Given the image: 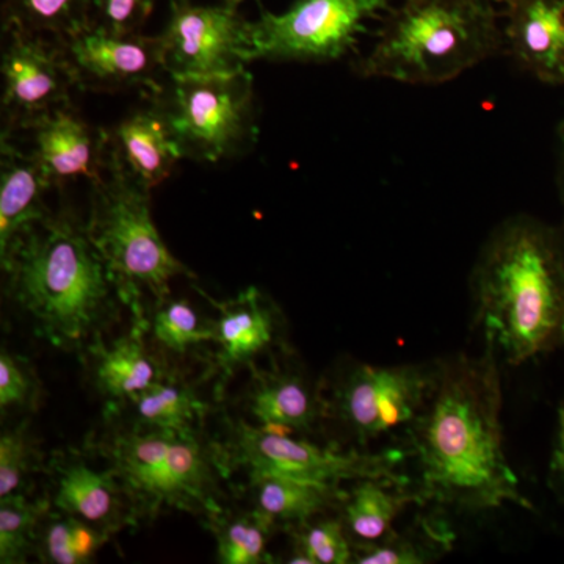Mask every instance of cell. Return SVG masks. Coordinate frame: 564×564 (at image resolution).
I'll list each match as a JSON object with an SVG mask.
<instances>
[{
    "instance_id": "obj_13",
    "label": "cell",
    "mask_w": 564,
    "mask_h": 564,
    "mask_svg": "<svg viewBox=\"0 0 564 564\" xmlns=\"http://www.w3.org/2000/svg\"><path fill=\"white\" fill-rule=\"evenodd\" d=\"M77 90L155 95L166 74L159 36L115 33L98 22L58 40Z\"/></svg>"
},
{
    "instance_id": "obj_6",
    "label": "cell",
    "mask_w": 564,
    "mask_h": 564,
    "mask_svg": "<svg viewBox=\"0 0 564 564\" xmlns=\"http://www.w3.org/2000/svg\"><path fill=\"white\" fill-rule=\"evenodd\" d=\"M90 185L88 236L113 274L122 303L141 317L143 296L165 302L174 278L195 274L163 242L152 220L150 191L110 165Z\"/></svg>"
},
{
    "instance_id": "obj_24",
    "label": "cell",
    "mask_w": 564,
    "mask_h": 564,
    "mask_svg": "<svg viewBox=\"0 0 564 564\" xmlns=\"http://www.w3.org/2000/svg\"><path fill=\"white\" fill-rule=\"evenodd\" d=\"M454 543V532L445 522L422 518L410 532H392L377 544L355 547L352 563L359 564H421L445 554Z\"/></svg>"
},
{
    "instance_id": "obj_9",
    "label": "cell",
    "mask_w": 564,
    "mask_h": 564,
    "mask_svg": "<svg viewBox=\"0 0 564 564\" xmlns=\"http://www.w3.org/2000/svg\"><path fill=\"white\" fill-rule=\"evenodd\" d=\"M223 458L228 467L231 463L242 467L250 478L278 475L311 484L339 486L344 481L352 484L362 478H400L397 467L404 454L400 451L380 454L340 452L240 422L231 430Z\"/></svg>"
},
{
    "instance_id": "obj_34",
    "label": "cell",
    "mask_w": 564,
    "mask_h": 564,
    "mask_svg": "<svg viewBox=\"0 0 564 564\" xmlns=\"http://www.w3.org/2000/svg\"><path fill=\"white\" fill-rule=\"evenodd\" d=\"M41 556L44 562L57 564L80 563L73 549V518L54 519L41 538Z\"/></svg>"
},
{
    "instance_id": "obj_10",
    "label": "cell",
    "mask_w": 564,
    "mask_h": 564,
    "mask_svg": "<svg viewBox=\"0 0 564 564\" xmlns=\"http://www.w3.org/2000/svg\"><path fill=\"white\" fill-rule=\"evenodd\" d=\"M434 373L436 362L358 364L337 388L334 414L361 444L408 430L425 406Z\"/></svg>"
},
{
    "instance_id": "obj_37",
    "label": "cell",
    "mask_w": 564,
    "mask_h": 564,
    "mask_svg": "<svg viewBox=\"0 0 564 564\" xmlns=\"http://www.w3.org/2000/svg\"><path fill=\"white\" fill-rule=\"evenodd\" d=\"M558 188L564 207V121L558 128Z\"/></svg>"
},
{
    "instance_id": "obj_22",
    "label": "cell",
    "mask_w": 564,
    "mask_h": 564,
    "mask_svg": "<svg viewBox=\"0 0 564 564\" xmlns=\"http://www.w3.org/2000/svg\"><path fill=\"white\" fill-rule=\"evenodd\" d=\"M93 345V377L96 389L104 397L111 400H133L161 381L158 364L148 355L139 326L129 336L115 340L110 347Z\"/></svg>"
},
{
    "instance_id": "obj_31",
    "label": "cell",
    "mask_w": 564,
    "mask_h": 564,
    "mask_svg": "<svg viewBox=\"0 0 564 564\" xmlns=\"http://www.w3.org/2000/svg\"><path fill=\"white\" fill-rule=\"evenodd\" d=\"M31 463L32 444L25 425L3 432L0 437V499L21 491Z\"/></svg>"
},
{
    "instance_id": "obj_20",
    "label": "cell",
    "mask_w": 564,
    "mask_h": 564,
    "mask_svg": "<svg viewBox=\"0 0 564 564\" xmlns=\"http://www.w3.org/2000/svg\"><path fill=\"white\" fill-rule=\"evenodd\" d=\"M220 317L214 323L215 343L220 345L218 362L226 370L248 364L269 350L278 326L272 304L256 288L247 289L231 302L218 304Z\"/></svg>"
},
{
    "instance_id": "obj_36",
    "label": "cell",
    "mask_w": 564,
    "mask_h": 564,
    "mask_svg": "<svg viewBox=\"0 0 564 564\" xmlns=\"http://www.w3.org/2000/svg\"><path fill=\"white\" fill-rule=\"evenodd\" d=\"M551 474L564 494V400L558 410V429H556L554 454H552Z\"/></svg>"
},
{
    "instance_id": "obj_26",
    "label": "cell",
    "mask_w": 564,
    "mask_h": 564,
    "mask_svg": "<svg viewBox=\"0 0 564 564\" xmlns=\"http://www.w3.org/2000/svg\"><path fill=\"white\" fill-rule=\"evenodd\" d=\"M140 429L195 432L204 404L185 386L158 381L132 400Z\"/></svg>"
},
{
    "instance_id": "obj_4",
    "label": "cell",
    "mask_w": 564,
    "mask_h": 564,
    "mask_svg": "<svg viewBox=\"0 0 564 564\" xmlns=\"http://www.w3.org/2000/svg\"><path fill=\"white\" fill-rule=\"evenodd\" d=\"M499 17L494 0H403L352 68L364 79L445 84L505 51Z\"/></svg>"
},
{
    "instance_id": "obj_27",
    "label": "cell",
    "mask_w": 564,
    "mask_h": 564,
    "mask_svg": "<svg viewBox=\"0 0 564 564\" xmlns=\"http://www.w3.org/2000/svg\"><path fill=\"white\" fill-rule=\"evenodd\" d=\"M218 543V562L223 564H259L272 562L267 554V540L273 522L252 511L231 521L212 519Z\"/></svg>"
},
{
    "instance_id": "obj_32",
    "label": "cell",
    "mask_w": 564,
    "mask_h": 564,
    "mask_svg": "<svg viewBox=\"0 0 564 564\" xmlns=\"http://www.w3.org/2000/svg\"><path fill=\"white\" fill-rule=\"evenodd\" d=\"M155 0H95L93 21L115 33H140Z\"/></svg>"
},
{
    "instance_id": "obj_1",
    "label": "cell",
    "mask_w": 564,
    "mask_h": 564,
    "mask_svg": "<svg viewBox=\"0 0 564 564\" xmlns=\"http://www.w3.org/2000/svg\"><path fill=\"white\" fill-rule=\"evenodd\" d=\"M492 345L436 361L425 406L406 430L422 505L485 513L505 505L533 510L503 447L502 377Z\"/></svg>"
},
{
    "instance_id": "obj_21",
    "label": "cell",
    "mask_w": 564,
    "mask_h": 564,
    "mask_svg": "<svg viewBox=\"0 0 564 564\" xmlns=\"http://www.w3.org/2000/svg\"><path fill=\"white\" fill-rule=\"evenodd\" d=\"M250 411L267 432H313L323 403L299 375L274 373L261 378L250 393Z\"/></svg>"
},
{
    "instance_id": "obj_5",
    "label": "cell",
    "mask_w": 564,
    "mask_h": 564,
    "mask_svg": "<svg viewBox=\"0 0 564 564\" xmlns=\"http://www.w3.org/2000/svg\"><path fill=\"white\" fill-rule=\"evenodd\" d=\"M99 448L137 516L154 518L163 510L204 514L209 521L220 516L217 475L228 466L195 432H118Z\"/></svg>"
},
{
    "instance_id": "obj_25",
    "label": "cell",
    "mask_w": 564,
    "mask_h": 564,
    "mask_svg": "<svg viewBox=\"0 0 564 564\" xmlns=\"http://www.w3.org/2000/svg\"><path fill=\"white\" fill-rule=\"evenodd\" d=\"M3 24L58 41L93 22L95 0H3Z\"/></svg>"
},
{
    "instance_id": "obj_18",
    "label": "cell",
    "mask_w": 564,
    "mask_h": 564,
    "mask_svg": "<svg viewBox=\"0 0 564 564\" xmlns=\"http://www.w3.org/2000/svg\"><path fill=\"white\" fill-rule=\"evenodd\" d=\"M39 163L2 135L0 143V252L32 223L47 214L44 193L50 191Z\"/></svg>"
},
{
    "instance_id": "obj_14",
    "label": "cell",
    "mask_w": 564,
    "mask_h": 564,
    "mask_svg": "<svg viewBox=\"0 0 564 564\" xmlns=\"http://www.w3.org/2000/svg\"><path fill=\"white\" fill-rule=\"evenodd\" d=\"M22 132L29 139L25 151L39 163L51 188L79 180L93 184L106 172V129L95 128L70 106L52 111Z\"/></svg>"
},
{
    "instance_id": "obj_35",
    "label": "cell",
    "mask_w": 564,
    "mask_h": 564,
    "mask_svg": "<svg viewBox=\"0 0 564 564\" xmlns=\"http://www.w3.org/2000/svg\"><path fill=\"white\" fill-rule=\"evenodd\" d=\"M73 518V516H70ZM107 541V534L99 532L96 527L73 518V549L80 563H87L95 552Z\"/></svg>"
},
{
    "instance_id": "obj_15",
    "label": "cell",
    "mask_w": 564,
    "mask_h": 564,
    "mask_svg": "<svg viewBox=\"0 0 564 564\" xmlns=\"http://www.w3.org/2000/svg\"><path fill=\"white\" fill-rule=\"evenodd\" d=\"M505 52L518 66L547 85H564V0H494Z\"/></svg>"
},
{
    "instance_id": "obj_33",
    "label": "cell",
    "mask_w": 564,
    "mask_h": 564,
    "mask_svg": "<svg viewBox=\"0 0 564 564\" xmlns=\"http://www.w3.org/2000/svg\"><path fill=\"white\" fill-rule=\"evenodd\" d=\"M32 381L24 367L6 348L0 352V406L24 404L31 397Z\"/></svg>"
},
{
    "instance_id": "obj_2",
    "label": "cell",
    "mask_w": 564,
    "mask_h": 564,
    "mask_svg": "<svg viewBox=\"0 0 564 564\" xmlns=\"http://www.w3.org/2000/svg\"><path fill=\"white\" fill-rule=\"evenodd\" d=\"M474 326L508 366L564 347V225L530 215L489 232L470 272Z\"/></svg>"
},
{
    "instance_id": "obj_7",
    "label": "cell",
    "mask_w": 564,
    "mask_h": 564,
    "mask_svg": "<svg viewBox=\"0 0 564 564\" xmlns=\"http://www.w3.org/2000/svg\"><path fill=\"white\" fill-rule=\"evenodd\" d=\"M154 99L187 161L217 163L254 147L259 110L247 69L228 76L166 77Z\"/></svg>"
},
{
    "instance_id": "obj_17",
    "label": "cell",
    "mask_w": 564,
    "mask_h": 564,
    "mask_svg": "<svg viewBox=\"0 0 564 564\" xmlns=\"http://www.w3.org/2000/svg\"><path fill=\"white\" fill-rule=\"evenodd\" d=\"M51 470L54 505L63 514L80 519L107 536L132 521V513L124 510L120 497V481L110 469L96 473L77 456H61L54 459Z\"/></svg>"
},
{
    "instance_id": "obj_28",
    "label": "cell",
    "mask_w": 564,
    "mask_h": 564,
    "mask_svg": "<svg viewBox=\"0 0 564 564\" xmlns=\"http://www.w3.org/2000/svg\"><path fill=\"white\" fill-rule=\"evenodd\" d=\"M291 563L345 564L355 558V544L343 519H310L295 532Z\"/></svg>"
},
{
    "instance_id": "obj_23",
    "label": "cell",
    "mask_w": 564,
    "mask_h": 564,
    "mask_svg": "<svg viewBox=\"0 0 564 564\" xmlns=\"http://www.w3.org/2000/svg\"><path fill=\"white\" fill-rule=\"evenodd\" d=\"M256 511L273 522L300 525L317 518L336 505L345 492L339 486L311 484L295 478L262 475L250 478Z\"/></svg>"
},
{
    "instance_id": "obj_30",
    "label": "cell",
    "mask_w": 564,
    "mask_h": 564,
    "mask_svg": "<svg viewBox=\"0 0 564 564\" xmlns=\"http://www.w3.org/2000/svg\"><path fill=\"white\" fill-rule=\"evenodd\" d=\"M158 307L152 321V336L166 350L185 352L195 345L215 343L214 323L204 325L191 303L166 299Z\"/></svg>"
},
{
    "instance_id": "obj_8",
    "label": "cell",
    "mask_w": 564,
    "mask_h": 564,
    "mask_svg": "<svg viewBox=\"0 0 564 564\" xmlns=\"http://www.w3.org/2000/svg\"><path fill=\"white\" fill-rule=\"evenodd\" d=\"M391 0H296L284 13L262 10L251 22L252 62L329 63L355 51L367 22Z\"/></svg>"
},
{
    "instance_id": "obj_16",
    "label": "cell",
    "mask_w": 564,
    "mask_h": 564,
    "mask_svg": "<svg viewBox=\"0 0 564 564\" xmlns=\"http://www.w3.org/2000/svg\"><path fill=\"white\" fill-rule=\"evenodd\" d=\"M147 101L106 129L107 165L152 192L172 176L182 155L161 107Z\"/></svg>"
},
{
    "instance_id": "obj_3",
    "label": "cell",
    "mask_w": 564,
    "mask_h": 564,
    "mask_svg": "<svg viewBox=\"0 0 564 564\" xmlns=\"http://www.w3.org/2000/svg\"><path fill=\"white\" fill-rule=\"evenodd\" d=\"M0 259L10 299L55 347L76 348L95 339L121 300L87 225L69 212H47Z\"/></svg>"
},
{
    "instance_id": "obj_19",
    "label": "cell",
    "mask_w": 564,
    "mask_h": 564,
    "mask_svg": "<svg viewBox=\"0 0 564 564\" xmlns=\"http://www.w3.org/2000/svg\"><path fill=\"white\" fill-rule=\"evenodd\" d=\"M421 503L406 478H362L352 481L343 500L344 525L355 547L380 543L408 505Z\"/></svg>"
},
{
    "instance_id": "obj_12",
    "label": "cell",
    "mask_w": 564,
    "mask_h": 564,
    "mask_svg": "<svg viewBox=\"0 0 564 564\" xmlns=\"http://www.w3.org/2000/svg\"><path fill=\"white\" fill-rule=\"evenodd\" d=\"M2 135H17L52 111L70 106L76 90L57 40L3 24Z\"/></svg>"
},
{
    "instance_id": "obj_29",
    "label": "cell",
    "mask_w": 564,
    "mask_h": 564,
    "mask_svg": "<svg viewBox=\"0 0 564 564\" xmlns=\"http://www.w3.org/2000/svg\"><path fill=\"white\" fill-rule=\"evenodd\" d=\"M46 502H31L22 494L0 499V563H24L36 540V525Z\"/></svg>"
},
{
    "instance_id": "obj_11",
    "label": "cell",
    "mask_w": 564,
    "mask_h": 564,
    "mask_svg": "<svg viewBox=\"0 0 564 564\" xmlns=\"http://www.w3.org/2000/svg\"><path fill=\"white\" fill-rule=\"evenodd\" d=\"M159 39L169 77L228 76L252 62L251 22L226 6L172 0Z\"/></svg>"
},
{
    "instance_id": "obj_38",
    "label": "cell",
    "mask_w": 564,
    "mask_h": 564,
    "mask_svg": "<svg viewBox=\"0 0 564 564\" xmlns=\"http://www.w3.org/2000/svg\"><path fill=\"white\" fill-rule=\"evenodd\" d=\"M243 0H223V6L229 7V9L237 10L239 9L240 3H242Z\"/></svg>"
}]
</instances>
